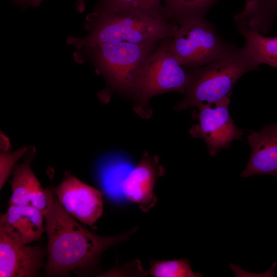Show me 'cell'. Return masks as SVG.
I'll return each mask as SVG.
<instances>
[{"label": "cell", "mask_w": 277, "mask_h": 277, "mask_svg": "<svg viewBox=\"0 0 277 277\" xmlns=\"http://www.w3.org/2000/svg\"><path fill=\"white\" fill-rule=\"evenodd\" d=\"M225 43L206 17L185 21L172 37L169 48L182 65L188 69L204 66L225 49Z\"/></svg>", "instance_id": "6"}, {"label": "cell", "mask_w": 277, "mask_h": 277, "mask_svg": "<svg viewBox=\"0 0 277 277\" xmlns=\"http://www.w3.org/2000/svg\"><path fill=\"white\" fill-rule=\"evenodd\" d=\"M171 37L164 39L147 57L137 77L133 100L134 111L149 118V106L153 96L169 92L184 93L188 81L189 69L183 66L169 48Z\"/></svg>", "instance_id": "5"}, {"label": "cell", "mask_w": 277, "mask_h": 277, "mask_svg": "<svg viewBox=\"0 0 277 277\" xmlns=\"http://www.w3.org/2000/svg\"><path fill=\"white\" fill-rule=\"evenodd\" d=\"M27 149L23 148L15 152H3L0 157V188L7 181L17 160L25 153Z\"/></svg>", "instance_id": "20"}, {"label": "cell", "mask_w": 277, "mask_h": 277, "mask_svg": "<svg viewBox=\"0 0 277 277\" xmlns=\"http://www.w3.org/2000/svg\"><path fill=\"white\" fill-rule=\"evenodd\" d=\"M53 192L66 211L84 224L92 226L102 215L103 193L75 177L66 175Z\"/></svg>", "instance_id": "8"}, {"label": "cell", "mask_w": 277, "mask_h": 277, "mask_svg": "<svg viewBox=\"0 0 277 277\" xmlns=\"http://www.w3.org/2000/svg\"><path fill=\"white\" fill-rule=\"evenodd\" d=\"M164 172L158 160L145 152L138 164L123 181L122 194L129 201L136 204L142 211L148 212L157 202L154 187L156 181Z\"/></svg>", "instance_id": "10"}, {"label": "cell", "mask_w": 277, "mask_h": 277, "mask_svg": "<svg viewBox=\"0 0 277 277\" xmlns=\"http://www.w3.org/2000/svg\"><path fill=\"white\" fill-rule=\"evenodd\" d=\"M86 0H76V10L79 12H83L85 9Z\"/></svg>", "instance_id": "21"}, {"label": "cell", "mask_w": 277, "mask_h": 277, "mask_svg": "<svg viewBox=\"0 0 277 277\" xmlns=\"http://www.w3.org/2000/svg\"><path fill=\"white\" fill-rule=\"evenodd\" d=\"M44 217L48 238L46 269L50 275H62L93 264L104 250L126 240L131 233L103 236L92 233L66 211L54 193Z\"/></svg>", "instance_id": "1"}, {"label": "cell", "mask_w": 277, "mask_h": 277, "mask_svg": "<svg viewBox=\"0 0 277 277\" xmlns=\"http://www.w3.org/2000/svg\"><path fill=\"white\" fill-rule=\"evenodd\" d=\"M44 250L39 246L18 244L0 231V276H36L43 266Z\"/></svg>", "instance_id": "11"}, {"label": "cell", "mask_w": 277, "mask_h": 277, "mask_svg": "<svg viewBox=\"0 0 277 277\" xmlns=\"http://www.w3.org/2000/svg\"><path fill=\"white\" fill-rule=\"evenodd\" d=\"M230 97L202 105L193 114L198 123L190 128V134L192 137L203 139L212 156L229 147L233 140L240 139L243 134V131L235 126L229 114Z\"/></svg>", "instance_id": "7"}, {"label": "cell", "mask_w": 277, "mask_h": 277, "mask_svg": "<svg viewBox=\"0 0 277 277\" xmlns=\"http://www.w3.org/2000/svg\"><path fill=\"white\" fill-rule=\"evenodd\" d=\"M43 0H31L30 4L33 7H36L40 5Z\"/></svg>", "instance_id": "22"}, {"label": "cell", "mask_w": 277, "mask_h": 277, "mask_svg": "<svg viewBox=\"0 0 277 277\" xmlns=\"http://www.w3.org/2000/svg\"><path fill=\"white\" fill-rule=\"evenodd\" d=\"M277 17V0H247L242 12L234 20L244 23L249 28L264 34H268Z\"/></svg>", "instance_id": "15"}, {"label": "cell", "mask_w": 277, "mask_h": 277, "mask_svg": "<svg viewBox=\"0 0 277 277\" xmlns=\"http://www.w3.org/2000/svg\"><path fill=\"white\" fill-rule=\"evenodd\" d=\"M35 150L28 151L25 161L16 165L10 183L12 188L9 205L29 206L38 210L44 216L50 209L53 200V189L44 188L34 175L31 163Z\"/></svg>", "instance_id": "9"}, {"label": "cell", "mask_w": 277, "mask_h": 277, "mask_svg": "<svg viewBox=\"0 0 277 277\" xmlns=\"http://www.w3.org/2000/svg\"><path fill=\"white\" fill-rule=\"evenodd\" d=\"M93 11L105 13L134 12L166 20L162 0H96Z\"/></svg>", "instance_id": "16"}, {"label": "cell", "mask_w": 277, "mask_h": 277, "mask_svg": "<svg viewBox=\"0 0 277 277\" xmlns=\"http://www.w3.org/2000/svg\"><path fill=\"white\" fill-rule=\"evenodd\" d=\"M44 217L32 207L9 205L1 215L0 231L12 241L26 245L41 238L45 231Z\"/></svg>", "instance_id": "13"}, {"label": "cell", "mask_w": 277, "mask_h": 277, "mask_svg": "<svg viewBox=\"0 0 277 277\" xmlns=\"http://www.w3.org/2000/svg\"><path fill=\"white\" fill-rule=\"evenodd\" d=\"M158 42L106 43L83 48L74 54L76 62L89 61L105 78L108 93L133 98L138 74Z\"/></svg>", "instance_id": "4"}, {"label": "cell", "mask_w": 277, "mask_h": 277, "mask_svg": "<svg viewBox=\"0 0 277 277\" xmlns=\"http://www.w3.org/2000/svg\"><path fill=\"white\" fill-rule=\"evenodd\" d=\"M258 68L244 47L227 43L224 50L211 62L189 69L184 97L175 110L197 108L230 96L239 78Z\"/></svg>", "instance_id": "2"}, {"label": "cell", "mask_w": 277, "mask_h": 277, "mask_svg": "<svg viewBox=\"0 0 277 277\" xmlns=\"http://www.w3.org/2000/svg\"><path fill=\"white\" fill-rule=\"evenodd\" d=\"M107 159L104 161L107 165L104 164L103 169H100V182L108 192L122 193V184L132 169L131 165L125 159L117 156Z\"/></svg>", "instance_id": "18"}, {"label": "cell", "mask_w": 277, "mask_h": 277, "mask_svg": "<svg viewBox=\"0 0 277 277\" xmlns=\"http://www.w3.org/2000/svg\"><path fill=\"white\" fill-rule=\"evenodd\" d=\"M251 152L248 164L240 176L256 174L277 177V123L266 125L247 136Z\"/></svg>", "instance_id": "12"}, {"label": "cell", "mask_w": 277, "mask_h": 277, "mask_svg": "<svg viewBox=\"0 0 277 277\" xmlns=\"http://www.w3.org/2000/svg\"><path fill=\"white\" fill-rule=\"evenodd\" d=\"M85 28L84 37H69L67 43L79 50L106 43H155L173 37L179 26L138 13L93 11L86 16Z\"/></svg>", "instance_id": "3"}, {"label": "cell", "mask_w": 277, "mask_h": 277, "mask_svg": "<svg viewBox=\"0 0 277 277\" xmlns=\"http://www.w3.org/2000/svg\"><path fill=\"white\" fill-rule=\"evenodd\" d=\"M221 0H162L166 19L179 26L186 21L205 17Z\"/></svg>", "instance_id": "17"}, {"label": "cell", "mask_w": 277, "mask_h": 277, "mask_svg": "<svg viewBox=\"0 0 277 277\" xmlns=\"http://www.w3.org/2000/svg\"><path fill=\"white\" fill-rule=\"evenodd\" d=\"M237 30L243 36L244 48L259 67L266 64L277 68V36H266L252 30L244 23L234 21Z\"/></svg>", "instance_id": "14"}, {"label": "cell", "mask_w": 277, "mask_h": 277, "mask_svg": "<svg viewBox=\"0 0 277 277\" xmlns=\"http://www.w3.org/2000/svg\"><path fill=\"white\" fill-rule=\"evenodd\" d=\"M21 4L30 3L31 0H15Z\"/></svg>", "instance_id": "23"}, {"label": "cell", "mask_w": 277, "mask_h": 277, "mask_svg": "<svg viewBox=\"0 0 277 277\" xmlns=\"http://www.w3.org/2000/svg\"><path fill=\"white\" fill-rule=\"evenodd\" d=\"M148 273L154 277H197L202 274L194 273L189 261L185 258L166 261H152Z\"/></svg>", "instance_id": "19"}]
</instances>
